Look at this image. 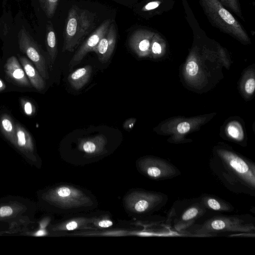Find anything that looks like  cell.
Segmentation results:
<instances>
[{
  "instance_id": "obj_1",
  "label": "cell",
  "mask_w": 255,
  "mask_h": 255,
  "mask_svg": "<svg viewBox=\"0 0 255 255\" xmlns=\"http://www.w3.org/2000/svg\"><path fill=\"white\" fill-rule=\"evenodd\" d=\"M47 198L56 212L66 215L89 212L98 206L97 198L90 191L68 183L55 187Z\"/></svg>"
},
{
  "instance_id": "obj_2",
  "label": "cell",
  "mask_w": 255,
  "mask_h": 255,
  "mask_svg": "<svg viewBox=\"0 0 255 255\" xmlns=\"http://www.w3.org/2000/svg\"><path fill=\"white\" fill-rule=\"evenodd\" d=\"M95 25V15L89 10L73 5L69 9L64 30L62 51L73 52Z\"/></svg>"
},
{
  "instance_id": "obj_3",
  "label": "cell",
  "mask_w": 255,
  "mask_h": 255,
  "mask_svg": "<svg viewBox=\"0 0 255 255\" xmlns=\"http://www.w3.org/2000/svg\"><path fill=\"white\" fill-rule=\"evenodd\" d=\"M199 1L210 21L215 26L240 40H249L244 28L219 0Z\"/></svg>"
},
{
  "instance_id": "obj_4",
  "label": "cell",
  "mask_w": 255,
  "mask_h": 255,
  "mask_svg": "<svg viewBox=\"0 0 255 255\" xmlns=\"http://www.w3.org/2000/svg\"><path fill=\"white\" fill-rule=\"evenodd\" d=\"M167 200V196L159 192L132 189L124 196L123 204L130 216H141L158 209Z\"/></svg>"
},
{
  "instance_id": "obj_5",
  "label": "cell",
  "mask_w": 255,
  "mask_h": 255,
  "mask_svg": "<svg viewBox=\"0 0 255 255\" xmlns=\"http://www.w3.org/2000/svg\"><path fill=\"white\" fill-rule=\"evenodd\" d=\"M218 156L224 169L234 179L236 183H241L251 190L255 189V165L236 153L220 150Z\"/></svg>"
},
{
  "instance_id": "obj_6",
  "label": "cell",
  "mask_w": 255,
  "mask_h": 255,
  "mask_svg": "<svg viewBox=\"0 0 255 255\" xmlns=\"http://www.w3.org/2000/svg\"><path fill=\"white\" fill-rule=\"evenodd\" d=\"M108 140L103 134H99L77 140V153L67 162L77 166H84L97 162L110 154L108 148Z\"/></svg>"
},
{
  "instance_id": "obj_7",
  "label": "cell",
  "mask_w": 255,
  "mask_h": 255,
  "mask_svg": "<svg viewBox=\"0 0 255 255\" xmlns=\"http://www.w3.org/2000/svg\"><path fill=\"white\" fill-rule=\"evenodd\" d=\"M255 225L235 216H216L193 228L196 235H210L223 232L255 233Z\"/></svg>"
},
{
  "instance_id": "obj_8",
  "label": "cell",
  "mask_w": 255,
  "mask_h": 255,
  "mask_svg": "<svg viewBox=\"0 0 255 255\" xmlns=\"http://www.w3.org/2000/svg\"><path fill=\"white\" fill-rule=\"evenodd\" d=\"M135 165L139 173L152 180L168 179L180 174L179 170L172 164L157 157H141L136 160Z\"/></svg>"
},
{
  "instance_id": "obj_9",
  "label": "cell",
  "mask_w": 255,
  "mask_h": 255,
  "mask_svg": "<svg viewBox=\"0 0 255 255\" xmlns=\"http://www.w3.org/2000/svg\"><path fill=\"white\" fill-rule=\"evenodd\" d=\"M112 21V19H106L90 33L70 60L68 64L69 69H72L80 63L88 52L93 51L101 39L107 32Z\"/></svg>"
},
{
  "instance_id": "obj_10",
  "label": "cell",
  "mask_w": 255,
  "mask_h": 255,
  "mask_svg": "<svg viewBox=\"0 0 255 255\" xmlns=\"http://www.w3.org/2000/svg\"><path fill=\"white\" fill-rule=\"evenodd\" d=\"M93 220V213L89 214L79 213L70 215L66 217L55 226V231L64 233L84 230H95L91 226Z\"/></svg>"
},
{
  "instance_id": "obj_11",
  "label": "cell",
  "mask_w": 255,
  "mask_h": 255,
  "mask_svg": "<svg viewBox=\"0 0 255 255\" xmlns=\"http://www.w3.org/2000/svg\"><path fill=\"white\" fill-rule=\"evenodd\" d=\"M117 38L116 28L114 23L112 22L106 33L93 51L96 53L101 62L106 63L110 59L115 49Z\"/></svg>"
},
{
  "instance_id": "obj_12",
  "label": "cell",
  "mask_w": 255,
  "mask_h": 255,
  "mask_svg": "<svg viewBox=\"0 0 255 255\" xmlns=\"http://www.w3.org/2000/svg\"><path fill=\"white\" fill-rule=\"evenodd\" d=\"M154 33L144 29H139L133 31L128 39L130 49L139 56L148 54L152 37Z\"/></svg>"
},
{
  "instance_id": "obj_13",
  "label": "cell",
  "mask_w": 255,
  "mask_h": 255,
  "mask_svg": "<svg viewBox=\"0 0 255 255\" xmlns=\"http://www.w3.org/2000/svg\"><path fill=\"white\" fill-rule=\"evenodd\" d=\"M19 45L21 50L34 63L43 78L48 79L49 74L45 58L36 45L26 39L22 40Z\"/></svg>"
},
{
  "instance_id": "obj_14",
  "label": "cell",
  "mask_w": 255,
  "mask_h": 255,
  "mask_svg": "<svg viewBox=\"0 0 255 255\" xmlns=\"http://www.w3.org/2000/svg\"><path fill=\"white\" fill-rule=\"evenodd\" d=\"M206 212V208L200 202L194 203L180 214L176 219L175 228L178 231H181L190 226L196 220L202 216Z\"/></svg>"
},
{
  "instance_id": "obj_15",
  "label": "cell",
  "mask_w": 255,
  "mask_h": 255,
  "mask_svg": "<svg viewBox=\"0 0 255 255\" xmlns=\"http://www.w3.org/2000/svg\"><path fill=\"white\" fill-rule=\"evenodd\" d=\"M7 77L15 84L22 87H31L32 85L17 58L10 57L4 65Z\"/></svg>"
},
{
  "instance_id": "obj_16",
  "label": "cell",
  "mask_w": 255,
  "mask_h": 255,
  "mask_svg": "<svg viewBox=\"0 0 255 255\" xmlns=\"http://www.w3.org/2000/svg\"><path fill=\"white\" fill-rule=\"evenodd\" d=\"M19 60L32 86L38 91L43 90L45 88L46 83L37 69L26 57H20Z\"/></svg>"
},
{
  "instance_id": "obj_17",
  "label": "cell",
  "mask_w": 255,
  "mask_h": 255,
  "mask_svg": "<svg viewBox=\"0 0 255 255\" xmlns=\"http://www.w3.org/2000/svg\"><path fill=\"white\" fill-rule=\"evenodd\" d=\"M92 72L91 65H88L76 69L68 76V81L76 90L83 88L90 79Z\"/></svg>"
},
{
  "instance_id": "obj_18",
  "label": "cell",
  "mask_w": 255,
  "mask_h": 255,
  "mask_svg": "<svg viewBox=\"0 0 255 255\" xmlns=\"http://www.w3.org/2000/svg\"><path fill=\"white\" fill-rule=\"evenodd\" d=\"M200 202L207 209L218 212H232L234 207L226 201L215 196L206 195H202Z\"/></svg>"
},
{
  "instance_id": "obj_19",
  "label": "cell",
  "mask_w": 255,
  "mask_h": 255,
  "mask_svg": "<svg viewBox=\"0 0 255 255\" xmlns=\"http://www.w3.org/2000/svg\"><path fill=\"white\" fill-rule=\"evenodd\" d=\"M114 224V220L109 213H93V220L90 225L95 230L109 228L112 227Z\"/></svg>"
},
{
  "instance_id": "obj_20",
  "label": "cell",
  "mask_w": 255,
  "mask_h": 255,
  "mask_svg": "<svg viewBox=\"0 0 255 255\" xmlns=\"http://www.w3.org/2000/svg\"><path fill=\"white\" fill-rule=\"evenodd\" d=\"M46 45L50 62L49 68L52 69L57 56V48L55 33L50 22L47 27Z\"/></svg>"
},
{
  "instance_id": "obj_21",
  "label": "cell",
  "mask_w": 255,
  "mask_h": 255,
  "mask_svg": "<svg viewBox=\"0 0 255 255\" xmlns=\"http://www.w3.org/2000/svg\"><path fill=\"white\" fill-rule=\"evenodd\" d=\"M0 128L4 135L11 142L16 143L15 126L11 118L7 115H3L0 119Z\"/></svg>"
},
{
  "instance_id": "obj_22",
  "label": "cell",
  "mask_w": 255,
  "mask_h": 255,
  "mask_svg": "<svg viewBox=\"0 0 255 255\" xmlns=\"http://www.w3.org/2000/svg\"><path fill=\"white\" fill-rule=\"evenodd\" d=\"M15 126L17 145L20 147L31 148L32 143L30 134L20 125L16 124Z\"/></svg>"
},
{
  "instance_id": "obj_23",
  "label": "cell",
  "mask_w": 255,
  "mask_h": 255,
  "mask_svg": "<svg viewBox=\"0 0 255 255\" xmlns=\"http://www.w3.org/2000/svg\"><path fill=\"white\" fill-rule=\"evenodd\" d=\"M228 132L233 138L241 140L244 137L241 126L237 122L231 123L228 127Z\"/></svg>"
},
{
  "instance_id": "obj_24",
  "label": "cell",
  "mask_w": 255,
  "mask_h": 255,
  "mask_svg": "<svg viewBox=\"0 0 255 255\" xmlns=\"http://www.w3.org/2000/svg\"><path fill=\"white\" fill-rule=\"evenodd\" d=\"M219 1L224 5L231 9L233 12L243 19L241 7L238 0H219Z\"/></svg>"
},
{
  "instance_id": "obj_25",
  "label": "cell",
  "mask_w": 255,
  "mask_h": 255,
  "mask_svg": "<svg viewBox=\"0 0 255 255\" xmlns=\"http://www.w3.org/2000/svg\"><path fill=\"white\" fill-rule=\"evenodd\" d=\"M45 10L49 17L54 14L59 0H42Z\"/></svg>"
},
{
  "instance_id": "obj_26",
  "label": "cell",
  "mask_w": 255,
  "mask_h": 255,
  "mask_svg": "<svg viewBox=\"0 0 255 255\" xmlns=\"http://www.w3.org/2000/svg\"><path fill=\"white\" fill-rule=\"evenodd\" d=\"M186 70L189 75L194 76L198 72V66L194 61H190L186 65Z\"/></svg>"
},
{
  "instance_id": "obj_27",
  "label": "cell",
  "mask_w": 255,
  "mask_h": 255,
  "mask_svg": "<svg viewBox=\"0 0 255 255\" xmlns=\"http://www.w3.org/2000/svg\"><path fill=\"white\" fill-rule=\"evenodd\" d=\"M160 3L161 2L159 0L151 1L143 6L142 8V10L144 11H148L154 10L158 8L159 6Z\"/></svg>"
},
{
  "instance_id": "obj_28",
  "label": "cell",
  "mask_w": 255,
  "mask_h": 255,
  "mask_svg": "<svg viewBox=\"0 0 255 255\" xmlns=\"http://www.w3.org/2000/svg\"><path fill=\"white\" fill-rule=\"evenodd\" d=\"M151 44V51L154 54H160L161 52V46L159 43L156 40L155 33L152 37Z\"/></svg>"
},
{
  "instance_id": "obj_29",
  "label": "cell",
  "mask_w": 255,
  "mask_h": 255,
  "mask_svg": "<svg viewBox=\"0 0 255 255\" xmlns=\"http://www.w3.org/2000/svg\"><path fill=\"white\" fill-rule=\"evenodd\" d=\"M255 88V80L254 78L249 79L245 84V90L248 94H252Z\"/></svg>"
},
{
  "instance_id": "obj_30",
  "label": "cell",
  "mask_w": 255,
  "mask_h": 255,
  "mask_svg": "<svg viewBox=\"0 0 255 255\" xmlns=\"http://www.w3.org/2000/svg\"><path fill=\"white\" fill-rule=\"evenodd\" d=\"M190 126L188 122H184L180 123L177 126V129L180 133H184L190 129Z\"/></svg>"
},
{
  "instance_id": "obj_31",
  "label": "cell",
  "mask_w": 255,
  "mask_h": 255,
  "mask_svg": "<svg viewBox=\"0 0 255 255\" xmlns=\"http://www.w3.org/2000/svg\"><path fill=\"white\" fill-rule=\"evenodd\" d=\"M23 110L26 115L31 116L34 110L33 109V105L29 101H25L23 104Z\"/></svg>"
},
{
  "instance_id": "obj_32",
  "label": "cell",
  "mask_w": 255,
  "mask_h": 255,
  "mask_svg": "<svg viewBox=\"0 0 255 255\" xmlns=\"http://www.w3.org/2000/svg\"><path fill=\"white\" fill-rule=\"evenodd\" d=\"M12 209L9 206H3L0 208V217H4L11 215Z\"/></svg>"
},
{
  "instance_id": "obj_33",
  "label": "cell",
  "mask_w": 255,
  "mask_h": 255,
  "mask_svg": "<svg viewBox=\"0 0 255 255\" xmlns=\"http://www.w3.org/2000/svg\"><path fill=\"white\" fill-rule=\"evenodd\" d=\"M136 120L134 118H129L124 123L123 127L125 129H131L134 126Z\"/></svg>"
},
{
  "instance_id": "obj_34",
  "label": "cell",
  "mask_w": 255,
  "mask_h": 255,
  "mask_svg": "<svg viewBox=\"0 0 255 255\" xmlns=\"http://www.w3.org/2000/svg\"><path fill=\"white\" fill-rule=\"evenodd\" d=\"M5 88V84L3 83V82L0 79V91H1L4 90Z\"/></svg>"
},
{
  "instance_id": "obj_35",
  "label": "cell",
  "mask_w": 255,
  "mask_h": 255,
  "mask_svg": "<svg viewBox=\"0 0 255 255\" xmlns=\"http://www.w3.org/2000/svg\"><path fill=\"white\" fill-rule=\"evenodd\" d=\"M45 234V233L44 232V231H43L42 230H40L36 233V236H43Z\"/></svg>"
}]
</instances>
